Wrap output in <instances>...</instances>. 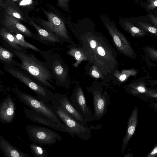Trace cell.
I'll return each mask as SVG.
<instances>
[{
	"mask_svg": "<svg viewBox=\"0 0 157 157\" xmlns=\"http://www.w3.org/2000/svg\"><path fill=\"white\" fill-rule=\"evenodd\" d=\"M148 15L154 25L157 28V17L150 13H148Z\"/></svg>",
	"mask_w": 157,
	"mask_h": 157,
	"instance_id": "obj_33",
	"label": "cell"
},
{
	"mask_svg": "<svg viewBox=\"0 0 157 157\" xmlns=\"http://www.w3.org/2000/svg\"><path fill=\"white\" fill-rule=\"evenodd\" d=\"M98 71H99V70L97 67L94 65V67H93V69L91 71V74L94 77L96 78H100L101 75Z\"/></svg>",
	"mask_w": 157,
	"mask_h": 157,
	"instance_id": "obj_31",
	"label": "cell"
},
{
	"mask_svg": "<svg viewBox=\"0 0 157 157\" xmlns=\"http://www.w3.org/2000/svg\"><path fill=\"white\" fill-rule=\"evenodd\" d=\"M12 91L22 103L29 109L45 115L59 123H63L48 106L47 103L40 101L37 97L22 91L16 87L13 88Z\"/></svg>",
	"mask_w": 157,
	"mask_h": 157,
	"instance_id": "obj_6",
	"label": "cell"
},
{
	"mask_svg": "<svg viewBox=\"0 0 157 157\" xmlns=\"http://www.w3.org/2000/svg\"><path fill=\"white\" fill-rule=\"evenodd\" d=\"M157 156V144L146 156V157H155Z\"/></svg>",
	"mask_w": 157,
	"mask_h": 157,
	"instance_id": "obj_32",
	"label": "cell"
},
{
	"mask_svg": "<svg viewBox=\"0 0 157 157\" xmlns=\"http://www.w3.org/2000/svg\"><path fill=\"white\" fill-rule=\"evenodd\" d=\"M26 129L31 140L39 144L51 145L62 139L59 133L45 127L28 124L26 126Z\"/></svg>",
	"mask_w": 157,
	"mask_h": 157,
	"instance_id": "obj_7",
	"label": "cell"
},
{
	"mask_svg": "<svg viewBox=\"0 0 157 157\" xmlns=\"http://www.w3.org/2000/svg\"><path fill=\"white\" fill-rule=\"evenodd\" d=\"M155 106L157 108V103L155 104Z\"/></svg>",
	"mask_w": 157,
	"mask_h": 157,
	"instance_id": "obj_38",
	"label": "cell"
},
{
	"mask_svg": "<svg viewBox=\"0 0 157 157\" xmlns=\"http://www.w3.org/2000/svg\"><path fill=\"white\" fill-rule=\"evenodd\" d=\"M14 54L2 45L0 47V60L3 64H8L19 68L20 63L14 59Z\"/></svg>",
	"mask_w": 157,
	"mask_h": 157,
	"instance_id": "obj_20",
	"label": "cell"
},
{
	"mask_svg": "<svg viewBox=\"0 0 157 157\" xmlns=\"http://www.w3.org/2000/svg\"><path fill=\"white\" fill-rule=\"evenodd\" d=\"M74 44V43H72L67 47L68 50L67 53L75 58L76 62L73 65L74 67L77 68L82 61H87V59L81 48L79 46L76 47Z\"/></svg>",
	"mask_w": 157,
	"mask_h": 157,
	"instance_id": "obj_21",
	"label": "cell"
},
{
	"mask_svg": "<svg viewBox=\"0 0 157 157\" xmlns=\"http://www.w3.org/2000/svg\"><path fill=\"white\" fill-rule=\"evenodd\" d=\"M0 41L3 46L13 53L21 61L19 68L43 86L53 90H56V87L51 83L55 84L53 76L44 61L39 59L33 54L22 52L11 47L3 41Z\"/></svg>",
	"mask_w": 157,
	"mask_h": 157,
	"instance_id": "obj_2",
	"label": "cell"
},
{
	"mask_svg": "<svg viewBox=\"0 0 157 157\" xmlns=\"http://www.w3.org/2000/svg\"><path fill=\"white\" fill-rule=\"evenodd\" d=\"M45 13L48 20L43 21L42 22L45 29L59 37L64 42L74 43L62 20L52 12H46Z\"/></svg>",
	"mask_w": 157,
	"mask_h": 157,
	"instance_id": "obj_9",
	"label": "cell"
},
{
	"mask_svg": "<svg viewBox=\"0 0 157 157\" xmlns=\"http://www.w3.org/2000/svg\"><path fill=\"white\" fill-rule=\"evenodd\" d=\"M146 6L148 10H153L157 7V0H148Z\"/></svg>",
	"mask_w": 157,
	"mask_h": 157,
	"instance_id": "obj_30",
	"label": "cell"
},
{
	"mask_svg": "<svg viewBox=\"0 0 157 157\" xmlns=\"http://www.w3.org/2000/svg\"><path fill=\"white\" fill-rule=\"evenodd\" d=\"M6 11L7 14L14 18L21 20H24V18L21 14L12 7H7Z\"/></svg>",
	"mask_w": 157,
	"mask_h": 157,
	"instance_id": "obj_29",
	"label": "cell"
},
{
	"mask_svg": "<svg viewBox=\"0 0 157 157\" xmlns=\"http://www.w3.org/2000/svg\"><path fill=\"white\" fill-rule=\"evenodd\" d=\"M30 23L37 32L36 33H35V40L49 46L64 42L59 37L42 28L32 21Z\"/></svg>",
	"mask_w": 157,
	"mask_h": 157,
	"instance_id": "obj_16",
	"label": "cell"
},
{
	"mask_svg": "<svg viewBox=\"0 0 157 157\" xmlns=\"http://www.w3.org/2000/svg\"><path fill=\"white\" fill-rule=\"evenodd\" d=\"M11 32L15 37L20 46L25 49L32 50L40 53H41L42 51L41 50L25 40L23 35L19 33Z\"/></svg>",
	"mask_w": 157,
	"mask_h": 157,
	"instance_id": "obj_23",
	"label": "cell"
},
{
	"mask_svg": "<svg viewBox=\"0 0 157 157\" xmlns=\"http://www.w3.org/2000/svg\"><path fill=\"white\" fill-rule=\"evenodd\" d=\"M47 105L67 128L71 136H76L83 140L90 139L91 129L94 127L82 124L59 107L49 103H47Z\"/></svg>",
	"mask_w": 157,
	"mask_h": 157,
	"instance_id": "obj_5",
	"label": "cell"
},
{
	"mask_svg": "<svg viewBox=\"0 0 157 157\" xmlns=\"http://www.w3.org/2000/svg\"><path fill=\"white\" fill-rule=\"evenodd\" d=\"M137 70L132 69L124 70L121 72H119L117 70L113 72V75L118 79L120 82H123L130 76H135L138 73Z\"/></svg>",
	"mask_w": 157,
	"mask_h": 157,
	"instance_id": "obj_25",
	"label": "cell"
},
{
	"mask_svg": "<svg viewBox=\"0 0 157 157\" xmlns=\"http://www.w3.org/2000/svg\"><path fill=\"white\" fill-rule=\"evenodd\" d=\"M16 105L10 94L1 101L0 106V121L3 123L12 122L16 112Z\"/></svg>",
	"mask_w": 157,
	"mask_h": 157,
	"instance_id": "obj_14",
	"label": "cell"
},
{
	"mask_svg": "<svg viewBox=\"0 0 157 157\" xmlns=\"http://www.w3.org/2000/svg\"></svg>",
	"mask_w": 157,
	"mask_h": 157,
	"instance_id": "obj_40",
	"label": "cell"
},
{
	"mask_svg": "<svg viewBox=\"0 0 157 157\" xmlns=\"http://www.w3.org/2000/svg\"><path fill=\"white\" fill-rule=\"evenodd\" d=\"M58 5L63 7H66L68 5L69 0H57Z\"/></svg>",
	"mask_w": 157,
	"mask_h": 157,
	"instance_id": "obj_36",
	"label": "cell"
},
{
	"mask_svg": "<svg viewBox=\"0 0 157 157\" xmlns=\"http://www.w3.org/2000/svg\"><path fill=\"white\" fill-rule=\"evenodd\" d=\"M30 150L36 157H48V153L46 149L42 145L35 143L29 145Z\"/></svg>",
	"mask_w": 157,
	"mask_h": 157,
	"instance_id": "obj_26",
	"label": "cell"
},
{
	"mask_svg": "<svg viewBox=\"0 0 157 157\" xmlns=\"http://www.w3.org/2000/svg\"><path fill=\"white\" fill-rule=\"evenodd\" d=\"M148 81L152 84L157 85V80H149Z\"/></svg>",
	"mask_w": 157,
	"mask_h": 157,
	"instance_id": "obj_37",
	"label": "cell"
},
{
	"mask_svg": "<svg viewBox=\"0 0 157 157\" xmlns=\"http://www.w3.org/2000/svg\"><path fill=\"white\" fill-rule=\"evenodd\" d=\"M93 98L94 107L93 121H97L106 113L110 102V96L105 91L100 88L87 89Z\"/></svg>",
	"mask_w": 157,
	"mask_h": 157,
	"instance_id": "obj_8",
	"label": "cell"
},
{
	"mask_svg": "<svg viewBox=\"0 0 157 157\" xmlns=\"http://www.w3.org/2000/svg\"><path fill=\"white\" fill-rule=\"evenodd\" d=\"M79 45L87 59L103 75H109L117 70V52L103 35L88 32L81 36Z\"/></svg>",
	"mask_w": 157,
	"mask_h": 157,
	"instance_id": "obj_1",
	"label": "cell"
},
{
	"mask_svg": "<svg viewBox=\"0 0 157 157\" xmlns=\"http://www.w3.org/2000/svg\"><path fill=\"white\" fill-rule=\"evenodd\" d=\"M122 26L132 36L140 37L147 34L145 31L136 27L129 21H126L124 22Z\"/></svg>",
	"mask_w": 157,
	"mask_h": 157,
	"instance_id": "obj_22",
	"label": "cell"
},
{
	"mask_svg": "<svg viewBox=\"0 0 157 157\" xmlns=\"http://www.w3.org/2000/svg\"><path fill=\"white\" fill-rule=\"evenodd\" d=\"M58 50V48H52L42 51L40 54L45 60V65L53 76L56 85L67 90L71 83L68 67Z\"/></svg>",
	"mask_w": 157,
	"mask_h": 157,
	"instance_id": "obj_3",
	"label": "cell"
},
{
	"mask_svg": "<svg viewBox=\"0 0 157 157\" xmlns=\"http://www.w3.org/2000/svg\"><path fill=\"white\" fill-rule=\"evenodd\" d=\"M17 0H13V2H16V1H17Z\"/></svg>",
	"mask_w": 157,
	"mask_h": 157,
	"instance_id": "obj_39",
	"label": "cell"
},
{
	"mask_svg": "<svg viewBox=\"0 0 157 157\" xmlns=\"http://www.w3.org/2000/svg\"><path fill=\"white\" fill-rule=\"evenodd\" d=\"M0 40L6 43L11 47L25 53H28L26 49L19 45L16 39L13 34L4 27L0 29Z\"/></svg>",
	"mask_w": 157,
	"mask_h": 157,
	"instance_id": "obj_19",
	"label": "cell"
},
{
	"mask_svg": "<svg viewBox=\"0 0 157 157\" xmlns=\"http://www.w3.org/2000/svg\"><path fill=\"white\" fill-rule=\"evenodd\" d=\"M146 56L153 61H157V50L149 46H145L144 48Z\"/></svg>",
	"mask_w": 157,
	"mask_h": 157,
	"instance_id": "obj_28",
	"label": "cell"
},
{
	"mask_svg": "<svg viewBox=\"0 0 157 157\" xmlns=\"http://www.w3.org/2000/svg\"><path fill=\"white\" fill-rule=\"evenodd\" d=\"M33 2L32 0H22L19 3L20 6H26L31 5Z\"/></svg>",
	"mask_w": 157,
	"mask_h": 157,
	"instance_id": "obj_35",
	"label": "cell"
},
{
	"mask_svg": "<svg viewBox=\"0 0 157 157\" xmlns=\"http://www.w3.org/2000/svg\"><path fill=\"white\" fill-rule=\"evenodd\" d=\"M50 102L52 105L64 111L81 124L85 125L88 123L87 120L74 107L65 94L54 93Z\"/></svg>",
	"mask_w": 157,
	"mask_h": 157,
	"instance_id": "obj_11",
	"label": "cell"
},
{
	"mask_svg": "<svg viewBox=\"0 0 157 157\" xmlns=\"http://www.w3.org/2000/svg\"><path fill=\"white\" fill-rule=\"evenodd\" d=\"M70 101L75 109L89 123L93 121V113L87 105L83 90L78 86L72 91Z\"/></svg>",
	"mask_w": 157,
	"mask_h": 157,
	"instance_id": "obj_13",
	"label": "cell"
},
{
	"mask_svg": "<svg viewBox=\"0 0 157 157\" xmlns=\"http://www.w3.org/2000/svg\"><path fill=\"white\" fill-rule=\"evenodd\" d=\"M138 111V108L136 106L135 107L128 120L126 133L123 139L121 146L122 155L135 132L137 123Z\"/></svg>",
	"mask_w": 157,
	"mask_h": 157,
	"instance_id": "obj_17",
	"label": "cell"
},
{
	"mask_svg": "<svg viewBox=\"0 0 157 157\" xmlns=\"http://www.w3.org/2000/svg\"><path fill=\"white\" fill-rule=\"evenodd\" d=\"M23 109L26 117L32 121L46 126L55 130L70 134L69 131L63 123H59L46 115L30 109L25 107Z\"/></svg>",
	"mask_w": 157,
	"mask_h": 157,
	"instance_id": "obj_12",
	"label": "cell"
},
{
	"mask_svg": "<svg viewBox=\"0 0 157 157\" xmlns=\"http://www.w3.org/2000/svg\"><path fill=\"white\" fill-rule=\"evenodd\" d=\"M6 72L26 85L36 95L37 98L48 103L54 94L47 87L41 84L28 74L19 68L8 64H3Z\"/></svg>",
	"mask_w": 157,
	"mask_h": 157,
	"instance_id": "obj_4",
	"label": "cell"
},
{
	"mask_svg": "<svg viewBox=\"0 0 157 157\" xmlns=\"http://www.w3.org/2000/svg\"><path fill=\"white\" fill-rule=\"evenodd\" d=\"M145 94L146 96L150 97L157 98V92L154 90H150L148 92Z\"/></svg>",
	"mask_w": 157,
	"mask_h": 157,
	"instance_id": "obj_34",
	"label": "cell"
},
{
	"mask_svg": "<svg viewBox=\"0 0 157 157\" xmlns=\"http://www.w3.org/2000/svg\"><path fill=\"white\" fill-rule=\"evenodd\" d=\"M129 85L131 88V92L134 95L140 94H144L148 92L149 90L147 89L144 82L142 80H139Z\"/></svg>",
	"mask_w": 157,
	"mask_h": 157,
	"instance_id": "obj_24",
	"label": "cell"
},
{
	"mask_svg": "<svg viewBox=\"0 0 157 157\" xmlns=\"http://www.w3.org/2000/svg\"><path fill=\"white\" fill-rule=\"evenodd\" d=\"M138 25L140 28L144 31L157 35V28L145 22L139 21Z\"/></svg>",
	"mask_w": 157,
	"mask_h": 157,
	"instance_id": "obj_27",
	"label": "cell"
},
{
	"mask_svg": "<svg viewBox=\"0 0 157 157\" xmlns=\"http://www.w3.org/2000/svg\"><path fill=\"white\" fill-rule=\"evenodd\" d=\"M105 25L112 36L114 43L119 52L127 57L135 59L136 54L126 37L115 25L106 23Z\"/></svg>",
	"mask_w": 157,
	"mask_h": 157,
	"instance_id": "obj_10",
	"label": "cell"
},
{
	"mask_svg": "<svg viewBox=\"0 0 157 157\" xmlns=\"http://www.w3.org/2000/svg\"><path fill=\"white\" fill-rule=\"evenodd\" d=\"M0 149L3 155L7 157H29V155L14 147L0 135Z\"/></svg>",
	"mask_w": 157,
	"mask_h": 157,
	"instance_id": "obj_18",
	"label": "cell"
},
{
	"mask_svg": "<svg viewBox=\"0 0 157 157\" xmlns=\"http://www.w3.org/2000/svg\"><path fill=\"white\" fill-rule=\"evenodd\" d=\"M5 19L2 23L6 28L10 32L19 33L35 40V33L21 24L17 19L7 13L5 14Z\"/></svg>",
	"mask_w": 157,
	"mask_h": 157,
	"instance_id": "obj_15",
	"label": "cell"
}]
</instances>
